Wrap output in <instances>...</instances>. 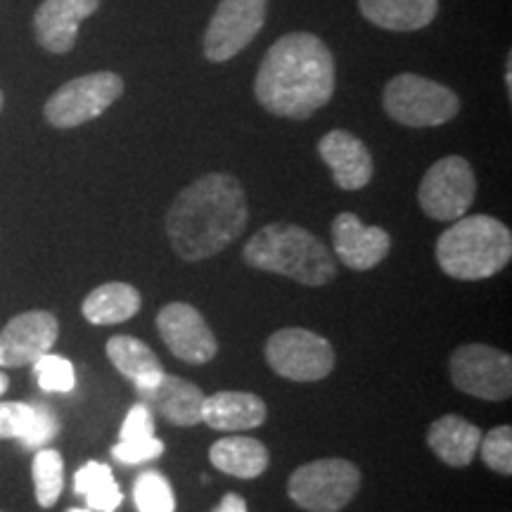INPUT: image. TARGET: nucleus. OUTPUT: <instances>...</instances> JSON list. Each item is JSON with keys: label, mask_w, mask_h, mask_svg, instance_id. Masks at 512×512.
Listing matches in <instances>:
<instances>
[{"label": "nucleus", "mask_w": 512, "mask_h": 512, "mask_svg": "<svg viewBox=\"0 0 512 512\" xmlns=\"http://www.w3.org/2000/svg\"><path fill=\"white\" fill-rule=\"evenodd\" d=\"M8 387H10V380H8V375H5V373H0V396H3L5 392H8Z\"/></svg>", "instance_id": "nucleus-34"}, {"label": "nucleus", "mask_w": 512, "mask_h": 512, "mask_svg": "<svg viewBox=\"0 0 512 512\" xmlns=\"http://www.w3.org/2000/svg\"><path fill=\"white\" fill-rule=\"evenodd\" d=\"M332 249L344 266L363 273L387 259L392 235L380 226H366L351 211H342L332 221Z\"/></svg>", "instance_id": "nucleus-14"}, {"label": "nucleus", "mask_w": 512, "mask_h": 512, "mask_svg": "<svg viewBox=\"0 0 512 512\" xmlns=\"http://www.w3.org/2000/svg\"><path fill=\"white\" fill-rule=\"evenodd\" d=\"M477 453H482L484 465L489 467V470H494L503 477H510L512 475V427L501 425V427H494L491 432L482 434Z\"/></svg>", "instance_id": "nucleus-28"}, {"label": "nucleus", "mask_w": 512, "mask_h": 512, "mask_svg": "<svg viewBox=\"0 0 512 512\" xmlns=\"http://www.w3.org/2000/svg\"><path fill=\"white\" fill-rule=\"evenodd\" d=\"M335 361V349L328 339L306 328H283L266 342V363L275 375L292 382L325 380Z\"/></svg>", "instance_id": "nucleus-8"}, {"label": "nucleus", "mask_w": 512, "mask_h": 512, "mask_svg": "<svg viewBox=\"0 0 512 512\" xmlns=\"http://www.w3.org/2000/svg\"><path fill=\"white\" fill-rule=\"evenodd\" d=\"M31 475H34L38 505H41V508H53L64 489L62 453L46 446L38 448L34 456V465H31Z\"/></svg>", "instance_id": "nucleus-25"}, {"label": "nucleus", "mask_w": 512, "mask_h": 512, "mask_svg": "<svg viewBox=\"0 0 512 512\" xmlns=\"http://www.w3.org/2000/svg\"><path fill=\"white\" fill-rule=\"evenodd\" d=\"M164 441L155 437L138 439V441H117L112 446V458L119 460L121 465H140L150 463L164 453Z\"/></svg>", "instance_id": "nucleus-30"}, {"label": "nucleus", "mask_w": 512, "mask_h": 512, "mask_svg": "<svg viewBox=\"0 0 512 512\" xmlns=\"http://www.w3.org/2000/svg\"><path fill=\"white\" fill-rule=\"evenodd\" d=\"M74 491L86 498L88 510L95 512H114L124 501L121 489L114 479V472L105 463H86L74 475Z\"/></svg>", "instance_id": "nucleus-24"}, {"label": "nucleus", "mask_w": 512, "mask_h": 512, "mask_svg": "<svg viewBox=\"0 0 512 512\" xmlns=\"http://www.w3.org/2000/svg\"><path fill=\"white\" fill-rule=\"evenodd\" d=\"M361 470L347 458L311 460L292 472L287 496L306 512H339L361 489Z\"/></svg>", "instance_id": "nucleus-6"}, {"label": "nucleus", "mask_w": 512, "mask_h": 512, "mask_svg": "<svg viewBox=\"0 0 512 512\" xmlns=\"http://www.w3.org/2000/svg\"><path fill=\"white\" fill-rule=\"evenodd\" d=\"M150 437H155V413L140 401L126 413L124 425L119 430V441H138Z\"/></svg>", "instance_id": "nucleus-32"}, {"label": "nucleus", "mask_w": 512, "mask_h": 512, "mask_svg": "<svg viewBox=\"0 0 512 512\" xmlns=\"http://www.w3.org/2000/svg\"><path fill=\"white\" fill-rule=\"evenodd\" d=\"M57 432H60V420H57L53 408L46 406V403H36L34 427H31L29 437L22 441V446L31 448V451H38V448L46 446L48 441H53L57 437Z\"/></svg>", "instance_id": "nucleus-31"}, {"label": "nucleus", "mask_w": 512, "mask_h": 512, "mask_svg": "<svg viewBox=\"0 0 512 512\" xmlns=\"http://www.w3.org/2000/svg\"><path fill=\"white\" fill-rule=\"evenodd\" d=\"M100 0H43L34 15L38 46L53 55H64L76 46L83 19L95 15Z\"/></svg>", "instance_id": "nucleus-16"}, {"label": "nucleus", "mask_w": 512, "mask_h": 512, "mask_svg": "<svg viewBox=\"0 0 512 512\" xmlns=\"http://www.w3.org/2000/svg\"><path fill=\"white\" fill-rule=\"evenodd\" d=\"M60 337V323L50 311L19 313L0 332V366H34L41 356L50 354Z\"/></svg>", "instance_id": "nucleus-13"}, {"label": "nucleus", "mask_w": 512, "mask_h": 512, "mask_svg": "<svg viewBox=\"0 0 512 512\" xmlns=\"http://www.w3.org/2000/svg\"><path fill=\"white\" fill-rule=\"evenodd\" d=\"M266 17L268 0H219L204 29V57L214 64L233 60L264 29Z\"/></svg>", "instance_id": "nucleus-11"}, {"label": "nucleus", "mask_w": 512, "mask_h": 512, "mask_svg": "<svg viewBox=\"0 0 512 512\" xmlns=\"http://www.w3.org/2000/svg\"><path fill=\"white\" fill-rule=\"evenodd\" d=\"M382 107L396 124L408 128H434L458 117L460 98L444 83L403 72L387 81L382 91Z\"/></svg>", "instance_id": "nucleus-5"}, {"label": "nucleus", "mask_w": 512, "mask_h": 512, "mask_svg": "<svg viewBox=\"0 0 512 512\" xmlns=\"http://www.w3.org/2000/svg\"><path fill=\"white\" fill-rule=\"evenodd\" d=\"M434 254L448 278L467 280V283L484 280L510 264L512 233L494 216H463L439 235Z\"/></svg>", "instance_id": "nucleus-4"}, {"label": "nucleus", "mask_w": 512, "mask_h": 512, "mask_svg": "<svg viewBox=\"0 0 512 512\" xmlns=\"http://www.w3.org/2000/svg\"><path fill=\"white\" fill-rule=\"evenodd\" d=\"M266 418L264 399L252 392H216L202 401V422L211 430L245 432L261 427Z\"/></svg>", "instance_id": "nucleus-18"}, {"label": "nucleus", "mask_w": 512, "mask_h": 512, "mask_svg": "<svg viewBox=\"0 0 512 512\" xmlns=\"http://www.w3.org/2000/svg\"><path fill=\"white\" fill-rule=\"evenodd\" d=\"M453 387L482 401L512 396V358L489 344H463L448 361Z\"/></svg>", "instance_id": "nucleus-10"}, {"label": "nucleus", "mask_w": 512, "mask_h": 512, "mask_svg": "<svg viewBox=\"0 0 512 512\" xmlns=\"http://www.w3.org/2000/svg\"><path fill=\"white\" fill-rule=\"evenodd\" d=\"M157 330L171 354L178 361L190 363V366L209 363L216 356V351H219V342H216L209 323L192 304H166L157 313Z\"/></svg>", "instance_id": "nucleus-12"}, {"label": "nucleus", "mask_w": 512, "mask_h": 512, "mask_svg": "<svg viewBox=\"0 0 512 512\" xmlns=\"http://www.w3.org/2000/svg\"><path fill=\"white\" fill-rule=\"evenodd\" d=\"M138 394L152 413H159L171 425L192 427L202 422L204 394L195 382L185 377L164 373L152 387L138 389Z\"/></svg>", "instance_id": "nucleus-17"}, {"label": "nucleus", "mask_w": 512, "mask_h": 512, "mask_svg": "<svg viewBox=\"0 0 512 512\" xmlns=\"http://www.w3.org/2000/svg\"><path fill=\"white\" fill-rule=\"evenodd\" d=\"M363 19L384 31H420L437 19L439 0H358Z\"/></svg>", "instance_id": "nucleus-20"}, {"label": "nucleus", "mask_w": 512, "mask_h": 512, "mask_svg": "<svg viewBox=\"0 0 512 512\" xmlns=\"http://www.w3.org/2000/svg\"><path fill=\"white\" fill-rule=\"evenodd\" d=\"M211 512H249V510H247L245 498H242L240 494H233V491H230V494L223 496L221 503L216 505V508L211 510Z\"/></svg>", "instance_id": "nucleus-33"}, {"label": "nucleus", "mask_w": 512, "mask_h": 512, "mask_svg": "<svg viewBox=\"0 0 512 512\" xmlns=\"http://www.w3.org/2000/svg\"><path fill=\"white\" fill-rule=\"evenodd\" d=\"M3 105H5V95L0 91V112H3Z\"/></svg>", "instance_id": "nucleus-36"}, {"label": "nucleus", "mask_w": 512, "mask_h": 512, "mask_svg": "<svg viewBox=\"0 0 512 512\" xmlns=\"http://www.w3.org/2000/svg\"><path fill=\"white\" fill-rule=\"evenodd\" d=\"M133 501L138 512H176L174 486L159 470H145L136 479Z\"/></svg>", "instance_id": "nucleus-26"}, {"label": "nucleus", "mask_w": 512, "mask_h": 512, "mask_svg": "<svg viewBox=\"0 0 512 512\" xmlns=\"http://www.w3.org/2000/svg\"><path fill=\"white\" fill-rule=\"evenodd\" d=\"M318 155L328 164L337 188L354 192L363 190L373 181V155H370L368 145L351 131L335 128V131L325 133L318 140Z\"/></svg>", "instance_id": "nucleus-15"}, {"label": "nucleus", "mask_w": 512, "mask_h": 512, "mask_svg": "<svg viewBox=\"0 0 512 512\" xmlns=\"http://www.w3.org/2000/svg\"><path fill=\"white\" fill-rule=\"evenodd\" d=\"M477 176L460 155L441 157L422 176L418 188L420 209L434 221H458L475 204Z\"/></svg>", "instance_id": "nucleus-9"}, {"label": "nucleus", "mask_w": 512, "mask_h": 512, "mask_svg": "<svg viewBox=\"0 0 512 512\" xmlns=\"http://www.w3.org/2000/svg\"><path fill=\"white\" fill-rule=\"evenodd\" d=\"M107 358L126 380L136 384V389L152 387L164 375L162 363L143 339L131 335H114L107 342Z\"/></svg>", "instance_id": "nucleus-22"}, {"label": "nucleus", "mask_w": 512, "mask_h": 512, "mask_svg": "<svg viewBox=\"0 0 512 512\" xmlns=\"http://www.w3.org/2000/svg\"><path fill=\"white\" fill-rule=\"evenodd\" d=\"M36 420V403L24 401H0V439L29 437Z\"/></svg>", "instance_id": "nucleus-29"}, {"label": "nucleus", "mask_w": 512, "mask_h": 512, "mask_svg": "<svg viewBox=\"0 0 512 512\" xmlns=\"http://www.w3.org/2000/svg\"><path fill=\"white\" fill-rule=\"evenodd\" d=\"M124 79L114 72L76 76L50 95L43 114L55 128H76L98 119L124 95Z\"/></svg>", "instance_id": "nucleus-7"}, {"label": "nucleus", "mask_w": 512, "mask_h": 512, "mask_svg": "<svg viewBox=\"0 0 512 512\" xmlns=\"http://www.w3.org/2000/svg\"><path fill=\"white\" fill-rule=\"evenodd\" d=\"M34 373L43 392L50 394H67L72 392L76 384L72 361H67V358L57 354H46L38 358L34 363Z\"/></svg>", "instance_id": "nucleus-27"}, {"label": "nucleus", "mask_w": 512, "mask_h": 512, "mask_svg": "<svg viewBox=\"0 0 512 512\" xmlns=\"http://www.w3.org/2000/svg\"><path fill=\"white\" fill-rule=\"evenodd\" d=\"M209 460L223 475L238 479H256L261 477L271 465V453L252 437H223L209 448Z\"/></svg>", "instance_id": "nucleus-21"}, {"label": "nucleus", "mask_w": 512, "mask_h": 512, "mask_svg": "<svg viewBox=\"0 0 512 512\" xmlns=\"http://www.w3.org/2000/svg\"><path fill=\"white\" fill-rule=\"evenodd\" d=\"M335 83V57L323 38L292 31L266 50L254 76V95L273 117L304 121L328 105Z\"/></svg>", "instance_id": "nucleus-1"}, {"label": "nucleus", "mask_w": 512, "mask_h": 512, "mask_svg": "<svg viewBox=\"0 0 512 512\" xmlns=\"http://www.w3.org/2000/svg\"><path fill=\"white\" fill-rule=\"evenodd\" d=\"M242 259L256 271L285 275L309 287L328 285L337 278L330 249L294 223H268L247 240Z\"/></svg>", "instance_id": "nucleus-3"}, {"label": "nucleus", "mask_w": 512, "mask_h": 512, "mask_svg": "<svg viewBox=\"0 0 512 512\" xmlns=\"http://www.w3.org/2000/svg\"><path fill=\"white\" fill-rule=\"evenodd\" d=\"M67 512H93V510H86V508H69Z\"/></svg>", "instance_id": "nucleus-35"}, {"label": "nucleus", "mask_w": 512, "mask_h": 512, "mask_svg": "<svg viewBox=\"0 0 512 512\" xmlns=\"http://www.w3.org/2000/svg\"><path fill=\"white\" fill-rule=\"evenodd\" d=\"M482 430L463 415H441L427 430V446L448 467H467L475 460Z\"/></svg>", "instance_id": "nucleus-19"}, {"label": "nucleus", "mask_w": 512, "mask_h": 512, "mask_svg": "<svg viewBox=\"0 0 512 512\" xmlns=\"http://www.w3.org/2000/svg\"><path fill=\"white\" fill-rule=\"evenodd\" d=\"M140 292L128 283H105L83 299L81 313L93 325H117L140 311Z\"/></svg>", "instance_id": "nucleus-23"}, {"label": "nucleus", "mask_w": 512, "mask_h": 512, "mask_svg": "<svg viewBox=\"0 0 512 512\" xmlns=\"http://www.w3.org/2000/svg\"><path fill=\"white\" fill-rule=\"evenodd\" d=\"M249 221L247 195L233 174H204L178 192L166 214V235L183 261H202L240 238Z\"/></svg>", "instance_id": "nucleus-2"}]
</instances>
